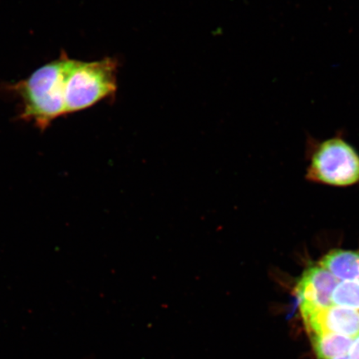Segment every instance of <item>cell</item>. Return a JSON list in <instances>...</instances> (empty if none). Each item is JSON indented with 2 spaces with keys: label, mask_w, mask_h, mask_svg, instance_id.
I'll return each instance as SVG.
<instances>
[{
  "label": "cell",
  "mask_w": 359,
  "mask_h": 359,
  "mask_svg": "<svg viewBox=\"0 0 359 359\" xmlns=\"http://www.w3.org/2000/svg\"><path fill=\"white\" fill-rule=\"evenodd\" d=\"M69 58L62 53L57 60L39 67L28 79L11 88L22 102L20 118L33 122L42 131L66 115L65 89Z\"/></svg>",
  "instance_id": "cell-1"
},
{
  "label": "cell",
  "mask_w": 359,
  "mask_h": 359,
  "mask_svg": "<svg viewBox=\"0 0 359 359\" xmlns=\"http://www.w3.org/2000/svg\"><path fill=\"white\" fill-rule=\"evenodd\" d=\"M118 62L114 58L83 62L69 58L65 102L66 115L89 109L114 96L118 88Z\"/></svg>",
  "instance_id": "cell-2"
},
{
  "label": "cell",
  "mask_w": 359,
  "mask_h": 359,
  "mask_svg": "<svg viewBox=\"0 0 359 359\" xmlns=\"http://www.w3.org/2000/svg\"><path fill=\"white\" fill-rule=\"evenodd\" d=\"M308 177L329 185H353L359 181V156L341 139L325 142L313 157Z\"/></svg>",
  "instance_id": "cell-3"
},
{
  "label": "cell",
  "mask_w": 359,
  "mask_h": 359,
  "mask_svg": "<svg viewBox=\"0 0 359 359\" xmlns=\"http://www.w3.org/2000/svg\"><path fill=\"white\" fill-rule=\"evenodd\" d=\"M309 334H338L354 338L359 334V312L357 309L333 306L302 313Z\"/></svg>",
  "instance_id": "cell-4"
},
{
  "label": "cell",
  "mask_w": 359,
  "mask_h": 359,
  "mask_svg": "<svg viewBox=\"0 0 359 359\" xmlns=\"http://www.w3.org/2000/svg\"><path fill=\"white\" fill-rule=\"evenodd\" d=\"M338 284L339 280L324 267H309L296 288L302 313L331 306L332 294Z\"/></svg>",
  "instance_id": "cell-5"
},
{
  "label": "cell",
  "mask_w": 359,
  "mask_h": 359,
  "mask_svg": "<svg viewBox=\"0 0 359 359\" xmlns=\"http://www.w3.org/2000/svg\"><path fill=\"white\" fill-rule=\"evenodd\" d=\"M321 266L343 281H359V253L336 250L322 259Z\"/></svg>",
  "instance_id": "cell-6"
},
{
  "label": "cell",
  "mask_w": 359,
  "mask_h": 359,
  "mask_svg": "<svg viewBox=\"0 0 359 359\" xmlns=\"http://www.w3.org/2000/svg\"><path fill=\"white\" fill-rule=\"evenodd\" d=\"M314 352L320 359H334L346 355L353 342L352 338L338 334L312 335Z\"/></svg>",
  "instance_id": "cell-7"
},
{
  "label": "cell",
  "mask_w": 359,
  "mask_h": 359,
  "mask_svg": "<svg viewBox=\"0 0 359 359\" xmlns=\"http://www.w3.org/2000/svg\"><path fill=\"white\" fill-rule=\"evenodd\" d=\"M332 304L339 306L359 309V281H343L332 294Z\"/></svg>",
  "instance_id": "cell-8"
},
{
  "label": "cell",
  "mask_w": 359,
  "mask_h": 359,
  "mask_svg": "<svg viewBox=\"0 0 359 359\" xmlns=\"http://www.w3.org/2000/svg\"><path fill=\"white\" fill-rule=\"evenodd\" d=\"M348 354L350 359H359V334L356 337L355 340L353 341Z\"/></svg>",
  "instance_id": "cell-9"
},
{
  "label": "cell",
  "mask_w": 359,
  "mask_h": 359,
  "mask_svg": "<svg viewBox=\"0 0 359 359\" xmlns=\"http://www.w3.org/2000/svg\"><path fill=\"white\" fill-rule=\"evenodd\" d=\"M334 359H350V358L346 356H342V357L336 358Z\"/></svg>",
  "instance_id": "cell-10"
}]
</instances>
